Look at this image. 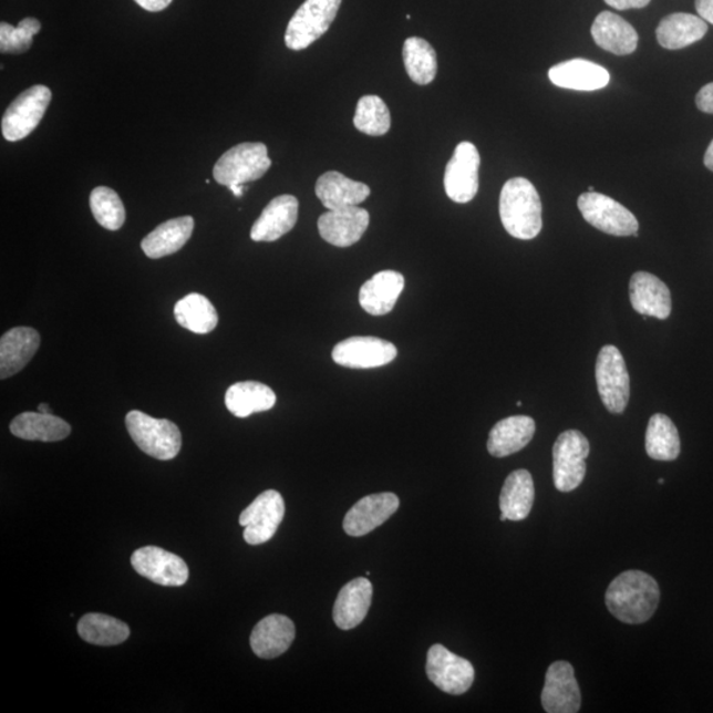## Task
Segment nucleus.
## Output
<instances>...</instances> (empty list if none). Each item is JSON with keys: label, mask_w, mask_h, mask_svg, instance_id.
Returning a JSON list of instances; mask_svg holds the SVG:
<instances>
[{"label": "nucleus", "mask_w": 713, "mask_h": 713, "mask_svg": "<svg viewBox=\"0 0 713 713\" xmlns=\"http://www.w3.org/2000/svg\"><path fill=\"white\" fill-rule=\"evenodd\" d=\"M696 106L703 113L713 114V82L699 91Z\"/></svg>", "instance_id": "ea45409f"}, {"label": "nucleus", "mask_w": 713, "mask_h": 713, "mask_svg": "<svg viewBox=\"0 0 713 713\" xmlns=\"http://www.w3.org/2000/svg\"><path fill=\"white\" fill-rule=\"evenodd\" d=\"M404 288L401 272L386 270L363 283L360 290V304L369 314L383 317L394 310Z\"/></svg>", "instance_id": "393cba45"}, {"label": "nucleus", "mask_w": 713, "mask_h": 713, "mask_svg": "<svg viewBox=\"0 0 713 713\" xmlns=\"http://www.w3.org/2000/svg\"><path fill=\"white\" fill-rule=\"evenodd\" d=\"M294 626L283 614H270L254 628L250 644L254 653L264 660H272L286 653L294 640Z\"/></svg>", "instance_id": "412c9836"}, {"label": "nucleus", "mask_w": 713, "mask_h": 713, "mask_svg": "<svg viewBox=\"0 0 713 713\" xmlns=\"http://www.w3.org/2000/svg\"><path fill=\"white\" fill-rule=\"evenodd\" d=\"M13 436L30 442L53 443L64 441L71 435L70 423L53 414L23 413L10 424Z\"/></svg>", "instance_id": "c756f323"}, {"label": "nucleus", "mask_w": 713, "mask_h": 713, "mask_svg": "<svg viewBox=\"0 0 713 713\" xmlns=\"http://www.w3.org/2000/svg\"><path fill=\"white\" fill-rule=\"evenodd\" d=\"M354 126L359 132L370 136H382L392 126L389 108L376 95H365L355 108Z\"/></svg>", "instance_id": "e433bc0d"}, {"label": "nucleus", "mask_w": 713, "mask_h": 713, "mask_svg": "<svg viewBox=\"0 0 713 713\" xmlns=\"http://www.w3.org/2000/svg\"><path fill=\"white\" fill-rule=\"evenodd\" d=\"M400 507L394 493H379L363 497L344 518V530L351 537L360 538L385 524Z\"/></svg>", "instance_id": "f3484780"}, {"label": "nucleus", "mask_w": 713, "mask_h": 713, "mask_svg": "<svg viewBox=\"0 0 713 713\" xmlns=\"http://www.w3.org/2000/svg\"><path fill=\"white\" fill-rule=\"evenodd\" d=\"M630 303L643 317L666 320L673 310L669 287L647 271L636 272L630 279Z\"/></svg>", "instance_id": "a211bd4d"}, {"label": "nucleus", "mask_w": 713, "mask_h": 713, "mask_svg": "<svg viewBox=\"0 0 713 713\" xmlns=\"http://www.w3.org/2000/svg\"><path fill=\"white\" fill-rule=\"evenodd\" d=\"M228 188L232 192V194H235L236 197H242L245 185L244 184L230 185V187Z\"/></svg>", "instance_id": "a18cd8bd"}, {"label": "nucleus", "mask_w": 713, "mask_h": 713, "mask_svg": "<svg viewBox=\"0 0 713 713\" xmlns=\"http://www.w3.org/2000/svg\"><path fill=\"white\" fill-rule=\"evenodd\" d=\"M134 2L142 7L143 10L149 12H161L166 10L173 3V0H134Z\"/></svg>", "instance_id": "79ce46f5"}, {"label": "nucleus", "mask_w": 713, "mask_h": 713, "mask_svg": "<svg viewBox=\"0 0 713 713\" xmlns=\"http://www.w3.org/2000/svg\"><path fill=\"white\" fill-rule=\"evenodd\" d=\"M533 417L517 415L506 417L492 428L488 438V451L492 456L506 457L523 451L535 435Z\"/></svg>", "instance_id": "bb28decb"}, {"label": "nucleus", "mask_w": 713, "mask_h": 713, "mask_svg": "<svg viewBox=\"0 0 713 713\" xmlns=\"http://www.w3.org/2000/svg\"><path fill=\"white\" fill-rule=\"evenodd\" d=\"M277 395L265 383L256 381L238 382L225 395L226 407L237 417H248L265 413L276 406Z\"/></svg>", "instance_id": "7c9ffc66"}, {"label": "nucleus", "mask_w": 713, "mask_h": 713, "mask_svg": "<svg viewBox=\"0 0 713 713\" xmlns=\"http://www.w3.org/2000/svg\"><path fill=\"white\" fill-rule=\"evenodd\" d=\"M704 164L713 173V141L711 142L707 153L704 155Z\"/></svg>", "instance_id": "c03bdc74"}, {"label": "nucleus", "mask_w": 713, "mask_h": 713, "mask_svg": "<svg viewBox=\"0 0 713 713\" xmlns=\"http://www.w3.org/2000/svg\"><path fill=\"white\" fill-rule=\"evenodd\" d=\"M499 216L514 238L530 241L541 230V203L537 189L525 177L506 182L499 196Z\"/></svg>", "instance_id": "f03ea898"}, {"label": "nucleus", "mask_w": 713, "mask_h": 713, "mask_svg": "<svg viewBox=\"0 0 713 713\" xmlns=\"http://www.w3.org/2000/svg\"><path fill=\"white\" fill-rule=\"evenodd\" d=\"M427 676L438 690L451 695H463L475 682V668L473 664L458 657L443 644H434L428 650Z\"/></svg>", "instance_id": "9b49d317"}, {"label": "nucleus", "mask_w": 713, "mask_h": 713, "mask_svg": "<svg viewBox=\"0 0 713 713\" xmlns=\"http://www.w3.org/2000/svg\"><path fill=\"white\" fill-rule=\"evenodd\" d=\"M194 229L195 219L190 216L168 219L143 238L142 249L153 259L173 256L189 241Z\"/></svg>", "instance_id": "cd10ccee"}, {"label": "nucleus", "mask_w": 713, "mask_h": 713, "mask_svg": "<svg viewBox=\"0 0 713 713\" xmlns=\"http://www.w3.org/2000/svg\"><path fill=\"white\" fill-rule=\"evenodd\" d=\"M651 0H606L608 6H612L616 10H630V9H643L647 7Z\"/></svg>", "instance_id": "a19ab883"}, {"label": "nucleus", "mask_w": 713, "mask_h": 713, "mask_svg": "<svg viewBox=\"0 0 713 713\" xmlns=\"http://www.w3.org/2000/svg\"><path fill=\"white\" fill-rule=\"evenodd\" d=\"M548 79L554 85L570 91L595 92L609 84L610 74L606 68L592 61L574 59L552 66L548 71Z\"/></svg>", "instance_id": "4be33fe9"}, {"label": "nucleus", "mask_w": 713, "mask_h": 713, "mask_svg": "<svg viewBox=\"0 0 713 713\" xmlns=\"http://www.w3.org/2000/svg\"><path fill=\"white\" fill-rule=\"evenodd\" d=\"M52 92L44 85H35L19 94L7 107L2 120V133L6 141L19 142L39 126L50 106Z\"/></svg>", "instance_id": "1a4fd4ad"}, {"label": "nucleus", "mask_w": 713, "mask_h": 713, "mask_svg": "<svg viewBox=\"0 0 713 713\" xmlns=\"http://www.w3.org/2000/svg\"><path fill=\"white\" fill-rule=\"evenodd\" d=\"M285 512V499L279 492H264L239 516L245 540L251 546L269 541L282 524Z\"/></svg>", "instance_id": "9d476101"}, {"label": "nucleus", "mask_w": 713, "mask_h": 713, "mask_svg": "<svg viewBox=\"0 0 713 713\" xmlns=\"http://www.w3.org/2000/svg\"><path fill=\"white\" fill-rule=\"evenodd\" d=\"M578 207L588 224L607 235L639 237L640 225L636 216L613 198L596 192H587L580 195Z\"/></svg>", "instance_id": "0eeeda50"}, {"label": "nucleus", "mask_w": 713, "mask_h": 713, "mask_svg": "<svg viewBox=\"0 0 713 713\" xmlns=\"http://www.w3.org/2000/svg\"><path fill=\"white\" fill-rule=\"evenodd\" d=\"M342 0H306L288 23L286 45L303 51L329 30L340 10Z\"/></svg>", "instance_id": "39448f33"}, {"label": "nucleus", "mask_w": 713, "mask_h": 713, "mask_svg": "<svg viewBox=\"0 0 713 713\" xmlns=\"http://www.w3.org/2000/svg\"><path fill=\"white\" fill-rule=\"evenodd\" d=\"M709 32V25L701 17L676 12L664 17L657 29V40L670 51L682 50L702 40Z\"/></svg>", "instance_id": "c85d7f7f"}, {"label": "nucleus", "mask_w": 713, "mask_h": 713, "mask_svg": "<svg viewBox=\"0 0 713 713\" xmlns=\"http://www.w3.org/2000/svg\"><path fill=\"white\" fill-rule=\"evenodd\" d=\"M588 192H595L593 187H589Z\"/></svg>", "instance_id": "09e8293b"}, {"label": "nucleus", "mask_w": 713, "mask_h": 713, "mask_svg": "<svg viewBox=\"0 0 713 713\" xmlns=\"http://www.w3.org/2000/svg\"><path fill=\"white\" fill-rule=\"evenodd\" d=\"M660 586L647 572L627 571L610 582L606 604L617 620L632 626L647 622L660 604Z\"/></svg>", "instance_id": "f257e3e1"}, {"label": "nucleus", "mask_w": 713, "mask_h": 713, "mask_svg": "<svg viewBox=\"0 0 713 713\" xmlns=\"http://www.w3.org/2000/svg\"><path fill=\"white\" fill-rule=\"evenodd\" d=\"M596 382L602 403L612 414H622L630 400V376L619 349L606 345L596 362Z\"/></svg>", "instance_id": "6e6552de"}, {"label": "nucleus", "mask_w": 713, "mask_h": 713, "mask_svg": "<svg viewBox=\"0 0 713 713\" xmlns=\"http://www.w3.org/2000/svg\"><path fill=\"white\" fill-rule=\"evenodd\" d=\"M403 61L410 79L417 85H428L437 73L434 48L422 38H409L403 45Z\"/></svg>", "instance_id": "c9c22d12"}, {"label": "nucleus", "mask_w": 713, "mask_h": 713, "mask_svg": "<svg viewBox=\"0 0 713 713\" xmlns=\"http://www.w3.org/2000/svg\"><path fill=\"white\" fill-rule=\"evenodd\" d=\"M658 483L663 484V483H664V479H663V478H660V479H658Z\"/></svg>", "instance_id": "de8ad7c7"}, {"label": "nucleus", "mask_w": 713, "mask_h": 713, "mask_svg": "<svg viewBox=\"0 0 713 713\" xmlns=\"http://www.w3.org/2000/svg\"><path fill=\"white\" fill-rule=\"evenodd\" d=\"M369 211L359 207L329 210L318 221L322 239L335 248H349L359 242L368 230Z\"/></svg>", "instance_id": "dca6fc26"}, {"label": "nucleus", "mask_w": 713, "mask_h": 713, "mask_svg": "<svg viewBox=\"0 0 713 713\" xmlns=\"http://www.w3.org/2000/svg\"><path fill=\"white\" fill-rule=\"evenodd\" d=\"M132 565L143 578L164 587H182L189 578L188 566L180 557L155 546L136 550Z\"/></svg>", "instance_id": "4468645a"}, {"label": "nucleus", "mask_w": 713, "mask_h": 713, "mask_svg": "<svg viewBox=\"0 0 713 713\" xmlns=\"http://www.w3.org/2000/svg\"><path fill=\"white\" fill-rule=\"evenodd\" d=\"M82 640L97 647H115L130 637L127 623L102 613H87L79 622Z\"/></svg>", "instance_id": "f704fd0d"}, {"label": "nucleus", "mask_w": 713, "mask_h": 713, "mask_svg": "<svg viewBox=\"0 0 713 713\" xmlns=\"http://www.w3.org/2000/svg\"><path fill=\"white\" fill-rule=\"evenodd\" d=\"M126 427L144 454L157 461H173L182 450V432L170 421L155 420L134 410L126 415Z\"/></svg>", "instance_id": "7ed1b4c3"}, {"label": "nucleus", "mask_w": 713, "mask_h": 713, "mask_svg": "<svg viewBox=\"0 0 713 713\" xmlns=\"http://www.w3.org/2000/svg\"><path fill=\"white\" fill-rule=\"evenodd\" d=\"M298 216V198L291 195L278 196L267 205L252 225L250 237L254 242L278 241L294 228Z\"/></svg>", "instance_id": "6ab92c4d"}, {"label": "nucleus", "mask_w": 713, "mask_h": 713, "mask_svg": "<svg viewBox=\"0 0 713 713\" xmlns=\"http://www.w3.org/2000/svg\"><path fill=\"white\" fill-rule=\"evenodd\" d=\"M38 411L43 414H52L51 407L46 403L39 404Z\"/></svg>", "instance_id": "49530a36"}, {"label": "nucleus", "mask_w": 713, "mask_h": 713, "mask_svg": "<svg viewBox=\"0 0 713 713\" xmlns=\"http://www.w3.org/2000/svg\"><path fill=\"white\" fill-rule=\"evenodd\" d=\"M314 192L328 210L356 207L370 196L366 184L351 180L335 170L321 175Z\"/></svg>", "instance_id": "a878e982"}, {"label": "nucleus", "mask_w": 713, "mask_h": 713, "mask_svg": "<svg viewBox=\"0 0 713 713\" xmlns=\"http://www.w3.org/2000/svg\"><path fill=\"white\" fill-rule=\"evenodd\" d=\"M644 447L653 461H676L681 454V438H679L675 424L668 415L655 414L650 417Z\"/></svg>", "instance_id": "473e14b6"}, {"label": "nucleus", "mask_w": 713, "mask_h": 713, "mask_svg": "<svg viewBox=\"0 0 713 713\" xmlns=\"http://www.w3.org/2000/svg\"><path fill=\"white\" fill-rule=\"evenodd\" d=\"M397 349L393 342L354 335L339 342L332 352V359L338 365L349 369H374L389 365L396 359Z\"/></svg>", "instance_id": "ddd939ff"}, {"label": "nucleus", "mask_w": 713, "mask_h": 713, "mask_svg": "<svg viewBox=\"0 0 713 713\" xmlns=\"http://www.w3.org/2000/svg\"><path fill=\"white\" fill-rule=\"evenodd\" d=\"M271 167L269 149L264 143H241L226 151L219 157L214 168L215 180L218 184H246L259 180Z\"/></svg>", "instance_id": "20e7f679"}, {"label": "nucleus", "mask_w": 713, "mask_h": 713, "mask_svg": "<svg viewBox=\"0 0 713 713\" xmlns=\"http://www.w3.org/2000/svg\"><path fill=\"white\" fill-rule=\"evenodd\" d=\"M174 313L178 326L196 334L210 333L218 324L215 306L200 293H189L178 300Z\"/></svg>", "instance_id": "72a5a7b5"}, {"label": "nucleus", "mask_w": 713, "mask_h": 713, "mask_svg": "<svg viewBox=\"0 0 713 713\" xmlns=\"http://www.w3.org/2000/svg\"><path fill=\"white\" fill-rule=\"evenodd\" d=\"M591 33L596 44L617 56L632 54L639 45V33L633 25L613 12L599 13L592 24Z\"/></svg>", "instance_id": "b1692460"}, {"label": "nucleus", "mask_w": 713, "mask_h": 713, "mask_svg": "<svg viewBox=\"0 0 713 713\" xmlns=\"http://www.w3.org/2000/svg\"><path fill=\"white\" fill-rule=\"evenodd\" d=\"M40 30L41 23L35 18H25L18 27L3 22L0 24V52L20 54L29 51Z\"/></svg>", "instance_id": "58836bf2"}, {"label": "nucleus", "mask_w": 713, "mask_h": 713, "mask_svg": "<svg viewBox=\"0 0 713 713\" xmlns=\"http://www.w3.org/2000/svg\"><path fill=\"white\" fill-rule=\"evenodd\" d=\"M479 164H482V157L475 144L471 142L457 144L444 175L445 194L452 202L466 204L476 197Z\"/></svg>", "instance_id": "f8f14e48"}, {"label": "nucleus", "mask_w": 713, "mask_h": 713, "mask_svg": "<svg viewBox=\"0 0 713 713\" xmlns=\"http://www.w3.org/2000/svg\"><path fill=\"white\" fill-rule=\"evenodd\" d=\"M588 438L576 430L560 434L554 444V484L559 492H572L582 483L589 456Z\"/></svg>", "instance_id": "423d86ee"}, {"label": "nucleus", "mask_w": 713, "mask_h": 713, "mask_svg": "<svg viewBox=\"0 0 713 713\" xmlns=\"http://www.w3.org/2000/svg\"><path fill=\"white\" fill-rule=\"evenodd\" d=\"M40 347V334L30 327L10 329L0 339V379L7 380L27 366Z\"/></svg>", "instance_id": "aec40b11"}, {"label": "nucleus", "mask_w": 713, "mask_h": 713, "mask_svg": "<svg viewBox=\"0 0 713 713\" xmlns=\"http://www.w3.org/2000/svg\"><path fill=\"white\" fill-rule=\"evenodd\" d=\"M373 600V585L365 578L354 579L341 588L334 601L333 620L342 630H351L366 619Z\"/></svg>", "instance_id": "5701e85b"}, {"label": "nucleus", "mask_w": 713, "mask_h": 713, "mask_svg": "<svg viewBox=\"0 0 713 713\" xmlns=\"http://www.w3.org/2000/svg\"><path fill=\"white\" fill-rule=\"evenodd\" d=\"M535 499L534 479L529 471L518 469L507 476L499 496V509L509 520L529 517Z\"/></svg>", "instance_id": "2f4dec72"}, {"label": "nucleus", "mask_w": 713, "mask_h": 713, "mask_svg": "<svg viewBox=\"0 0 713 713\" xmlns=\"http://www.w3.org/2000/svg\"><path fill=\"white\" fill-rule=\"evenodd\" d=\"M91 209L95 221L107 230H120L126 221L125 205L112 188H94L91 194Z\"/></svg>", "instance_id": "4c0bfd02"}, {"label": "nucleus", "mask_w": 713, "mask_h": 713, "mask_svg": "<svg viewBox=\"0 0 713 713\" xmlns=\"http://www.w3.org/2000/svg\"><path fill=\"white\" fill-rule=\"evenodd\" d=\"M695 7L699 17L713 24V0H696Z\"/></svg>", "instance_id": "37998d69"}, {"label": "nucleus", "mask_w": 713, "mask_h": 713, "mask_svg": "<svg viewBox=\"0 0 713 713\" xmlns=\"http://www.w3.org/2000/svg\"><path fill=\"white\" fill-rule=\"evenodd\" d=\"M541 705L548 713H576L581 707V692L571 663L554 662L547 670Z\"/></svg>", "instance_id": "2eb2a0df"}]
</instances>
